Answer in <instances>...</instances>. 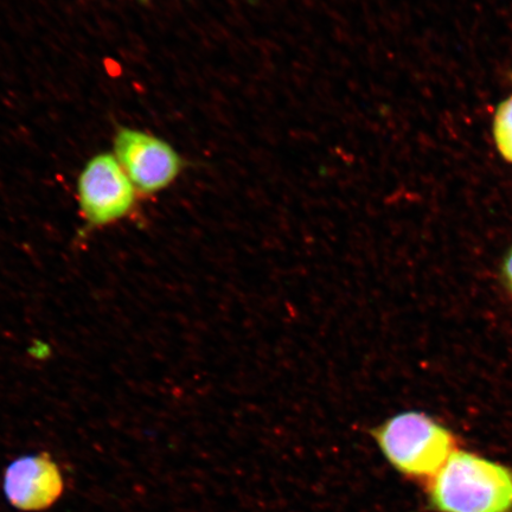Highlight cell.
<instances>
[{"label": "cell", "instance_id": "cell-7", "mask_svg": "<svg viewBox=\"0 0 512 512\" xmlns=\"http://www.w3.org/2000/svg\"><path fill=\"white\" fill-rule=\"evenodd\" d=\"M502 275L505 286L508 287V290L512 294V248L505 255L502 265Z\"/></svg>", "mask_w": 512, "mask_h": 512}, {"label": "cell", "instance_id": "cell-1", "mask_svg": "<svg viewBox=\"0 0 512 512\" xmlns=\"http://www.w3.org/2000/svg\"><path fill=\"white\" fill-rule=\"evenodd\" d=\"M427 495L437 512H512V469L457 450L427 483Z\"/></svg>", "mask_w": 512, "mask_h": 512}, {"label": "cell", "instance_id": "cell-5", "mask_svg": "<svg viewBox=\"0 0 512 512\" xmlns=\"http://www.w3.org/2000/svg\"><path fill=\"white\" fill-rule=\"evenodd\" d=\"M3 490L8 502L17 510L44 511L62 497L64 479L59 465L49 454H30L6 467Z\"/></svg>", "mask_w": 512, "mask_h": 512}, {"label": "cell", "instance_id": "cell-3", "mask_svg": "<svg viewBox=\"0 0 512 512\" xmlns=\"http://www.w3.org/2000/svg\"><path fill=\"white\" fill-rule=\"evenodd\" d=\"M138 191L117 158L99 153L83 166L78 178L80 213L88 228L111 226L137 206Z\"/></svg>", "mask_w": 512, "mask_h": 512}, {"label": "cell", "instance_id": "cell-4", "mask_svg": "<svg viewBox=\"0 0 512 512\" xmlns=\"http://www.w3.org/2000/svg\"><path fill=\"white\" fill-rule=\"evenodd\" d=\"M114 157L138 194L168 189L184 169V159L166 140L136 128L121 127L114 137Z\"/></svg>", "mask_w": 512, "mask_h": 512}, {"label": "cell", "instance_id": "cell-2", "mask_svg": "<svg viewBox=\"0 0 512 512\" xmlns=\"http://www.w3.org/2000/svg\"><path fill=\"white\" fill-rule=\"evenodd\" d=\"M370 435L396 471L419 482H430L458 450L454 434L422 412L390 416L371 428Z\"/></svg>", "mask_w": 512, "mask_h": 512}, {"label": "cell", "instance_id": "cell-6", "mask_svg": "<svg viewBox=\"0 0 512 512\" xmlns=\"http://www.w3.org/2000/svg\"><path fill=\"white\" fill-rule=\"evenodd\" d=\"M494 138L502 157L512 163V96L497 108L494 119Z\"/></svg>", "mask_w": 512, "mask_h": 512}]
</instances>
